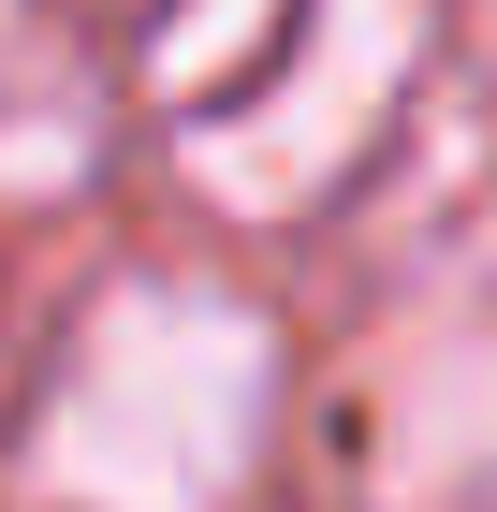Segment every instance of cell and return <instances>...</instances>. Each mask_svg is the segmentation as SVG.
<instances>
[{
    "mask_svg": "<svg viewBox=\"0 0 497 512\" xmlns=\"http://www.w3.org/2000/svg\"><path fill=\"white\" fill-rule=\"evenodd\" d=\"M249 425H264V337L205 293H117L59 381L44 469L103 512H205L249 469Z\"/></svg>",
    "mask_w": 497,
    "mask_h": 512,
    "instance_id": "6da1fadb",
    "label": "cell"
}]
</instances>
